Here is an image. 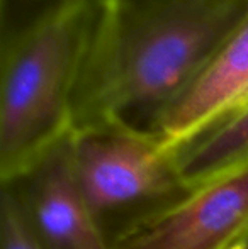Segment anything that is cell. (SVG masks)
<instances>
[{
	"label": "cell",
	"mask_w": 248,
	"mask_h": 249,
	"mask_svg": "<svg viewBox=\"0 0 248 249\" xmlns=\"http://www.w3.org/2000/svg\"><path fill=\"white\" fill-rule=\"evenodd\" d=\"M247 17L248 0H100L72 131L117 125L155 136L170 105Z\"/></svg>",
	"instance_id": "cell-1"
},
{
	"label": "cell",
	"mask_w": 248,
	"mask_h": 249,
	"mask_svg": "<svg viewBox=\"0 0 248 249\" xmlns=\"http://www.w3.org/2000/svg\"><path fill=\"white\" fill-rule=\"evenodd\" d=\"M100 0H50L3 27L0 180L12 183L72 132L73 95Z\"/></svg>",
	"instance_id": "cell-2"
},
{
	"label": "cell",
	"mask_w": 248,
	"mask_h": 249,
	"mask_svg": "<svg viewBox=\"0 0 248 249\" xmlns=\"http://www.w3.org/2000/svg\"><path fill=\"white\" fill-rule=\"evenodd\" d=\"M72 161L80 195L113 246L194 192L180 173L175 151L133 129L72 131Z\"/></svg>",
	"instance_id": "cell-3"
},
{
	"label": "cell",
	"mask_w": 248,
	"mask_h": 249,
	"mask_svg": "<svg viewBox=\"0 0 248 249\" xmlns=\"http://www.w3.org/2000/svg\"><path fill=\"white\" fill-rule=\"evenodd\" d=\"M248 241V164L208 181L113 249H242Z\"/></svg>",
	"instance_id": "cell-4"
},
{
	"label": "cell",
	"mask_w": 248,
	"mask_h": 249,
	"mask_svg": "<svg viewBox=\"0 0 248 249\" xmlns=\"http://www.w3.org/2000/svg\"><path fill=\"white\" fill-rule=\"evenodd\" d=\"M7 187L17 194L43 249H113L76 187L72 132Z\"/></svg>",
	"instance_id": "cell-5"
},
{
	"label": "cell",
	"mask_w": 248,
	"mask_h": 249,
	"mask_svg": "<svg viewBox=\"0 0 248 249\" xmlns=\"http://www.w3.org/2000/svg\"><path fill=\"white\" fill-rule=\"evenodd\" d=\"M248 107V17L156 125L167 149H177Z\"/></svg>",
	"instance_id": "cell-6"
},
{
	"label": "cell",
	"mask_w": 248,
	"mask_h": 249,
	"mask_svg": "<svg viewBox=\"0 0 248 249\" xmlns=\"http://www.w3.org/2000/svg\"><path fill=\"white\" fill-rule=\"evenodd\" d=\"M173 151L184 180L194 190L248 164V107Z\"/></svg>",
	"instance_id": "cell-7"
},
{
	"label": "cell",
	"mask_w": 248,
	"mask_h": 249,
	"mask_svg": "<svg viewBox=\"0 0 248 249\" xmlns=\"http://www.w3.org/2000/svg\"><path fill=\"white\" fill-rule=\"evenodd\" d=\"M0 249H43L12 187L2 185L0 202Z\"/></svg>",
	"instance_id": "cell-8"
},
{
	"label": "cell",
	"mask_w": 248,
	"mask_h": 249,
	"mask_svg": "<svg viewBox=\"0 0 248 249\" xmlns=\"http://www.w3.org/2000/svg\"><path fill=\"white\" fill-rule=\"evenodd\" d=\"M247 248H248V241H247V243H245V246H243L242 249H247Z\"/></svg>",
	"instance_id": "cell-9"
},
{
	"label": "cell",
	"mask_w": 248,
	"mask_h": 249,
	"mask_svg": "<svg viewBox=\"0 0 248 249\" xmlns=\"http://www.w3.org/2000/svg\"><path fill=\"white\" fill-rule=\"evenodd\" d=\"M247 249H248V248H247Z\"/></svg>",
	"instance_id": "cell-10"
}]
</instances>
